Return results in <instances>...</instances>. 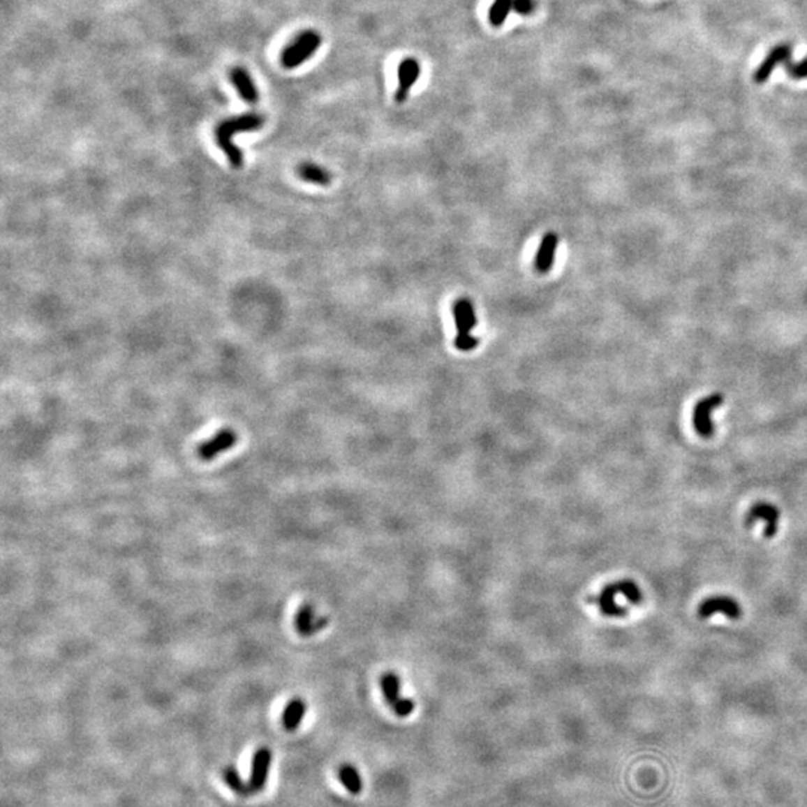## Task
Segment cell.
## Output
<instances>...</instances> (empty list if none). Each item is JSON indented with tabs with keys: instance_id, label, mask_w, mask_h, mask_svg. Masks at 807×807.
I'll return each instance as SVG.
<instances>
[{
	"instance_id": "obj_22",
	"label": "cell",
	"mask_w": 807,
	"mask_h": 807,
	"mask_svg": "<svg viewBox=\"0 0 807 807\" xmlns=\"http://www.w3.org/2000/svg\"><path fill=\"white\" fill-rule=\"evenodd\" d=\"M787 73L794 80H806L807 78V57L799 63H794L792 60L785 65Z\"/></svg>"
},
{
	"instance_id": "obj_5",
	"label": "cell",
	"mask_w": 807,
	"mask_h": 807,
	"mask_svg": "<svg viewBox=\"0 0 807 807\" xmlns=\"http://www.w3.org/2000/svg\"><path fill=\"white\" fill-rule=\"evenodd\" d=\"M238 441V435L235 434L233 429H221L220 432H217L214 437H211L209 440L202 443L199 447H198V458L200 461H212L216 459L217 456L223 452H228L230 450L233 445L237 444Z\"/></svg>"
},
{
	"instance_id": "obj_1",
	"label": "cell",
	"mask_w": 807,
	"mask_h": 807,
	"mask_svg": "<svg viewBox=\"0 0 807 807\" xmlns=\"http://www.w3.org/2000/svg\"><path fill=\"white\" fill-rule=\"evenodd\" d=\"M265 124V117L260 114H244L239 117L223 120L214 131L217 145L226 154L232 168L241 169L244 165V156L239 148L232 142V136L242 132L258 131Z\"/></svg>"
},
{
	"instance_id": "obj_18",
	"label": "cell",
	"mask_w": 807,
	"mask_h": 807,
	"mask_svg": "<svg viewBox=\"0 0 807 807\" xmlns=\"http://www.w3.org/2000/svg\"><path fill=\"white\" fill-rule=\"evenodd\" d=\"M338 778L344 785V788L353 795H359L362 792V779H360L359 771L352 766V764H343L341 769L338 771Z\"/></svg>"
},
{
	"instance_id": "obj_4",
	"label": "cell",
	"mask_w": 807,
	"mask_h": 807,
	"mask_svg": "<svg viewBox=\"0 0 807 807\" xmlns=\"http://www.w3.org/2000/svg\"><path fill=\"white\" fill-rule=\"evenodd\" d=\"M722 402H724V395L718 392V394H711L707 398L702 399L695 406V410L693 414V422H694V428H695L699 437L710 438L711 435L715 434V427H713V422H711L710 414L713 410L719 408Z\"/></svg>"
},
{
	"instance_id": "obj_9",
	"label": "cell",
	"mask_w": 807,
	"mask_h": 807,
	"mask_svg": "<svg viewBox=\"0 0 807 807\" xmlns=\"http://www.w3.org/2000/svg\"><path fill=\"white\" fill-rule=\"evenodd\" d=\"M272 762V752L269 748H259L253 755L249 785L253 792H259L267 787Z\"/></svg>"
},
{
	"instance_id": "obj_10",
	"label": "cell",
	"mask_w": 807,
	"mask_h": 807,
	"mask_svg": "<svg viewBox=\"0 0 807 807\" xmlns=\"http://www.w3.org/2000/svg\"><path fill=\"white\" fill-rule=\"evenodd\" d=\"M792 57V47L788 44H779L776 47H773L771 51L767 54V57L762 60L761 65L758 66V69L753 73V81L761 84V82H766L770 75L773 73V71L776 69V66L779 65H787L788 61H791Z\"/></svg>"
},
{
	"instance_id": "obj_24",
	"label": "cell",
	"mask_w": 807,
	"mask_h": 807,
	"mask_svg": "<svg viewBox=\"0 0 807 807\" xmlns=\"http://www.w3.org/2000/svg\"><path fill=\"white\" fill-rule=\"evenodd\" d=\"M453 344H454L456 348L462 350V352H470V350H474L475 346L479 344V339H477L475 336H473L471 334H470V335H461V334H458V335H456V338H454Z\"/></svg>"
},
{
	"instance_id": "obj_23",
	"label": "cell",
	"mask_w": 807,
	"mask_h": 807,
	"mask_svg": "<svg viewBox=\"0 0 807 807\" xmlns=\"http://www.w3.org/2000/svg\"><path fill=\"white\" fill-rule=\"evenodd\" d=\"M537 8L535 0H513V10L517 15L529 17L534 14Z\"/></svg>"
},
{
	"instance_id": "obj_17",
	"label": "cell",
	"mask_w": 807,
	"mask_h": 807,
	"mask_svg": "<svg viewBox=\"0 0 807 807\" xmlns=\"http://www.w3.org/2000/svg\"><path fill=\"white\" fill-rule=\"evenodd\" d=\"M296 172L306 183H311L316 186H329L332 183V175L327 169L322 168L320 165L305 162L301 163L296 169Z\"/></svg>"
},
{
	"instance_id": "obj_21",
	"label": "cell",
	"mask_w": 807,
	"mask_h": 807,
	"mask_svg": "<svg viewBox=\"0 0 807 807\" xmlns=\"http://www.w3.org/2000/svg\"><path fill=\"white\" fill-rule=\"evenodd\" d=\"M616 588H618V593L623 595L626 600L632 604H640L643 600V593L640 591V588L637 586V583H634L632 580H619L616 582Z\"/></svg>"
},
{
	"instance_id": "obj_20",
	"label": "cell",
	"mask_w": 807,
	"mask_h": 807,
	"mask_svg": "<svg viewBox=\"0 0 807 807\" xmlns=\"http://www.w3.org/2000/svg\"><path fill=\"white\" fill-rule=\"evenodd\" d=\"M223 779H225L228 787L235 794L241 795V797H247V795L253 794L250 785L242 780L235 767L225 769V771H223Z\"/></svg>"
},
{
	"instance_id": "obj_7",
	"label": "cell",
	"mask_w": 807,
	"mask_h": 807,
	"mask_svg": "<svg viewBox=\"0 0 807 807\" xmlns=\"http://www.w3.org/2000/svg\"><path fill=\"white\" fill-rule=\"evenodd\" d=\"M293 625L299 635L313 637L326 628L327 618H325V616H318L316 613L314 605L302 604L295 614Z\"/></svg>"
},
{
	"instance_id": "obj_14",
	"label": "cell",
	"mask_w": 807,
	"mask_h": 807,
	"mask_svg": "<svg viewBox=\"0 0 807 807\" xmlns=\"http://www.w3.org/2000/svg\"><path fill=\"white\" fill-rule=\"evenodd\" d=\"M452 313L456 329H458V334L470 335L473 329L477 326V318L473 304L466 298H461L453 304Z\"/></svg>"
},
{
	"instance_id": "obj_16",
	"label": "cell",
	"mask_w": 807,
	"mask_h": 807,
	"mask_svg": "<svg viewBox=\"0 0 807 807\" xmlns=\"http://www.w3.org/2000/svg\"><path fill=\"white\" fill-rule=\"evenodd\" d=\"M306 713V704L302 698H292L290 702L286 704L284 710H283V727L284 730L288 731H296L305 718Z\"/></svg>"
},
{
	"instance_id": "obj_3",
	"label": "cell",
	"mask_w": 807,
	"mask_h": 807,
	"mask_svg": "<svg viewBox=\"0 0 807 807\" xmlns=\"http://www.w3.org/2000/svg\"><path fill=\"white\" fill-rule=\"evenodd\" d=\"M380 688L387 704L399 718H407L414 711V702L401 697V679L397 673L387 672L380 677Z\"/></svg>"
},
{
	"instance_id": "obj_8",
	"label": "cell",
	"mask_w": 807,
	"mask_h": 807,
	"mask_svg": "<svg viewBox=\"0 0 807 807\" xmlns=\"http://www.w3.org/2000/svg\"><path fill=\"white\" fill-rule=\"evenodd\" d=\"M779 519H780V512H779L778 507H774L769 503H757L749 510L745 524L748 526H752L753 524L758 522V520H762V522L766 524V528H764V535H766L767 538H773L779 531Z\"/></svg>"
},
{
	"instance_id": "obj_19",
	"label": "cell",
	"mask_w": 807,
	"mask_h": 807,
	"mask_svg": "<svg viewBox=\"0 0 807 807\" xmlns=\"http://www.w3.org/2000/svg\"><path fill=\"white\" fill-rule=\"evenodd\" d=\"M513 10V0H494L487 13V20L492 27H503L510 13Z\"/></svg>"
},
{
	"instance_id": "obj_2",
	"label": "cell",
	"mask_w": 807,
	"mask_h": 807,
	"mask_svg": "<svg viewBox=\"0 0 807 807\" xmlns=\"http://www.w3.org/2000/svg\"><path fill=\"white\" fill-rule=\"evenodd\" d=\"M322 45V35L317 30H304L290 44L286 45L281 52V66L284 69H295L313 57Z\"/></svg>"
},
{
	"instance_id": "obj_13",
	"label": "cell",
	"mask_w": 807,
	"mask_h": 807,
	"mask_svg": "<svg viewBox=\"0 0 807 807\" xmlns=\"http://www.w3.org/2000/svg\"><path fill=\"white\" fill-rule=\"evenodd\" d=\"M616 595H618V588H616V582L605 585L597 597H591L589 602H595L598 605L600 612L609 618H622L628 610L622 605L616 602Z\"/></svg>"
},
{
	"instance_id": "obj_6",
	"label": "cell",
	"mask_w": 807,
	"mask_h": 807,
	"mask_svg": "<svg viewBox=\"0 0 807 807\" xmlns=\"http://www.w3.org/2000/svg\"><path fill=\"white\" fill-rule=\"evenodd\" d=\"M422 66L417 59L406 57L398 66V87L395 91V101L398 103L406 102L410 96V91L414 84L420 78Z\"/></svg>"
},
{
	"instance_id": "obj_11",
	"label": "cell",
	"mask_w": 807,
	"mask_h": 807,
	"mask_svg": "<svg viewBox=\"0 0 807 807\" xmlns=\"http://www.w3.org/2000/svg\"><path fill=\"white\" fill-rule=\"evenodd\" d=\"M716 613L725 614L727 618H730V619H740L741 618L740 605L736 600H732L731 597H725V595L710 597L699 604L698 616L702 619H707V618H710L711 614H716Z\"/></svg>"
},
{
	"instance_id": "obj_15",
	"label": "cell",
	"mask_w": 807,
	"mask_h": 807,
	"mask_svg": "<svg viewBox=\"0 0 807 807\" xmlns=\"http://www.w3.org/2000/svg\"><path fill=\"white\" fill-rule=\"evenodd\" d=\"M230 81L244 102H247L250 105L259 102V90L254 86V81L251 80L250 73L246 69L233 68L230 71Z\"/></svg>"
},
{
	"instance_id": "obj_12",
	"label": "cell",
	"mask_w": 807,
	"mask_h": 807,
	"mask_svg": "<svg viewBox=\"0 0 807 807\" xmlns=\"http://www.w3.org/2000/svg\"><path fill=\"white\" fill-rule=\"evenodd\" d=\"M556 247H558V235L554 232H549L541 239L540 247L537 250L535 254V259H534V268L538 274L545 275L547 272L551 271L554 268V262H555V256H556Z\"/></svg>"
}]
</instances>
